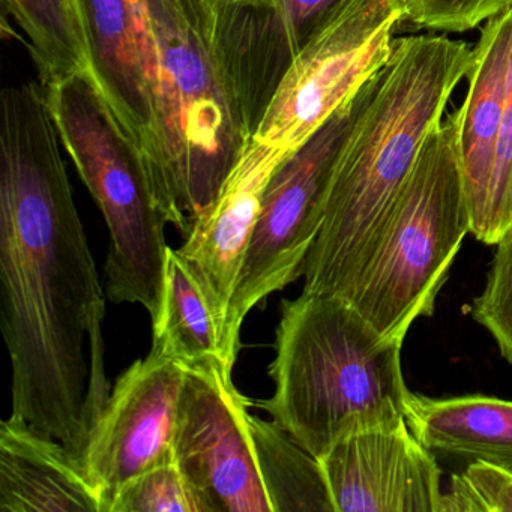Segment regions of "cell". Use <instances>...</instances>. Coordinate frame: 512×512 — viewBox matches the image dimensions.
<instances>
[{"mask_svg": "<svg viewBox=\"0 0 512 512\" xmlns=\"http://www.w3.org/2000/svg\"><path fill=\"white\" fill-rule=\"evenodd\" d=\"M46 89L0 95V325L11 415L82 460L106 406V295L80 220Z\"/></svg>", "mask_w": 512, "mask_h": 512, "instance_id": "1", "label": "cell"}, {"mask_svg": "<svg viewBox=\"0 0 512 512\" xmlns=\"http://www.w3.org/2000/svg\"><path fill=\"white\" fill-rule=\"evenodd\" d=\"M470 58L463 41L427 35L395 40L335 157L322 229L302 268L305 292L340 296L352 283Z\"/></svg>", "mask_w": 512, "mask_h": 512, "instance_id": "2", "label": "cell"}, {"mask_svg": "<svg viewBox=\"0 0 512 512\" xmlns=\"http://www.w3.org/2000/svg\"><path fill=\"white\" fill-rule=\"evenodd\" d=\"M404 341L383 337L352 304L302 290L283 299L269 365L274 392L251 401L319 458L350 434L406 422Z\"/></svg>", "mask_w": 512, "mask_h": 512, "instance_id": "3", "label": "cell"}, {"mask_svg": "<svg viewBox=\"0 0 512 512\" xmlns=\"http://www.w3.org/2000/svg\"><path fill=\"white\" fill-rule=\"evenodd\" d=\"M143 7L157 101L149 184L167 223L185 236L253 136L221 58L212 0H143Z\"/></svg>", "mask_w": 512, "mask_h": 512, "instance_id": "4", "label": "cell"}, {"mask_svg": "<svg viewBox=\"0 0 512 512\" xmlns=\"http://www.w3.org/2000/svg\"><path fill=\"white\" fill-rule=\"evenodd\" d=\"M467 233L469 206L448 118L428 137L379 238L340 298L383 337L404 341L415 320L433 316Z\"/></svg>", "mask_w": 512, "mask_h": 512, "instance_id": "5", "label": "cell"}, {"mask_svg": "<svg viewBox=\"0 0 512 512\" xmlns=\"http://www.w3.org/2000/svg\"><path fill=\"white\" fill-rule=\"evenodd\" d=\"M53 122L109 230L107 298L160 317L170 247L145 166L94 80L73 76L44 86Z\"/></svg>", "mask_w": 512, "mask_h": 512, "instance_id": "6", "label": "cell"}, {"mask_svg": "<svg viewBox=\"0 0 512 512\" xmlns=\"http://www.w3.org/2000/svg\"><path fill=\"white\" fill-rule=\"evenodd\" d=\"M403 23L400 0H340L302 44L254 139L301 148L385 67Z\"/></svg>", "mask_w": 512, "mask_h": 512, "instance_id": "7", "label": "cell"}, {"mask_svg": "<svg viewBox=\"0 0 512 512\" xmlns=\"http://www.w3.org/2000/svg\"><path fill=\"white\" fill-rule=\"evenodd\" d=\"M367 85L280 164L266 187L230 305L224 350V361L230 368L238 358L242 325L251 310L302 277L305 260L322 229L335 157L361 107Z\"/></svg>", "mask_w": 512, "mask_h": 512, "instance_id": "8", "label": "cell"}, {"mask_svg": "<svg viewBox=\"0 0 512 512\" xmlns=\"http://www.w3.org/2000/svg\"><path fill=\"white\" fill-rule=\"evenodd\" d=\"M173 458L208 512H272L250 431L251 401L220 359L184 367Z\"/></svg>", "mask_w": 512, "mask_h": 512, "instance_id": "9", "label": "cell"}, {"mask_svg": "<svg viewBox=\"0 0 512 512\" xmlns=\"http://www.w3.org/2000/svg\"><path fill=\"white\" fill-rule=\"evenodd\" d=\"M184 365L151 349L116 380L82 455L86 475L103 497L104 512L122 485L175 460L173 436Z\"/></svg>", "mask_w": 512, "mask_h": 512, "instance_id": "10", "label": "cell"}, {"mask_svg": "<svg viewBox=\"0 0 512 512\" xmlns=\"http://www.w3.org/2000/svg\"><path fill=\"white\" fill-rule=\"evenodd\" d=\"M289 155L284 149L251 137L220 196L191 224L184 244L175 248L214 314L223 359L230 305L259 220L263 196L275 170Z\"/></svg>", "mask_w": 512, "mask_h": 512, "instance_id": "11", "label": "cell"}, {"mask_svg": "<svg viewBox=\"0 0 512 512\" xmlns=\"http://www.w3.org/2000/svg\"><path fill=\"white\" fill-rule=\"evenodd\" d=\"M317 460L335 512H442V470L407 424L350 434Z\"/></svg>", "mask_w": 512, "mask_h": 512, "instance_id": "12", "label": "cell"}, {"mask_svg": "<svg viewBox=\"0 0 512 512\" xmlns=\"http://www.w3.org/2000/svg\"><path fill=\"white\" fill-rule=\"evenodd\" d=\"M340 0H212L215 35L245 127L253 136L302 44Z\"/></svg>", "mask_w": 512, "mask_h": 512, "instance_id": "13", "label": "cell"}, {"mask_svg": "<svg viewBox=\"0 0 512 512\" xmlns=\"http://www.w3.org/2000/svg\"><path fill=\"white\" fill-rule=\"evenodd\" d=\"M77 7L92 79L149 175L157 157V101L143 0H77Z\"/></svg>", "mask_w": 512, "mask_h": 512, "instance_id": "14", "label": "cell"}, {"mask_svg": "<svg viewBox=\"0 0 512 512\" xmlns=\"http://www.w3.org/2000/svg\"><path fill=\"white\" fill-rule=\"evenodd\" d=\"M0 511L104 512L82 460L11 415L0 424Z\"/></svg>", "mask_w": 512, "mask_h": 512, "instance_id": "15", "label": "cell"}, {"mask_svg": "<svg viewBox=\"0 0 512 512\" xmlns=\"http://www.w3.org/2000/svg\"><path fill=\"white\" fill-rule=\"evenodd\" d=\"M406 422L430 451L512 470V401L478 394L433 398L410 391Z\"/></svg>", "mask_w": 512, "mask_h": 512, "instance_id": "16", "label": "cell"}, {"mask_svg": "<svg viewBox=\"0 0 512 512\" xmlns=\"http://www.w3.org/2000/svg\"><path fill=\"white\" fill-rule=\"evenodd\" d=\"M25 37L43 86L73 76L92 79L91 56L77 0H2ZM94 80V79H92Z\"/></svg>", "mask_w": 512, "mask_h": 512, "instance_id": "17", "label": "cell"}, {"mask_svg": "<svg viewBox=\"0 0 512 512\" xmlns=\"http://www.w3.org/2000/svg\"><path fill=\"white\" fill-rule=\"evenodd\" d=\"M250 431L272 512H335L319 460L274 421L250 413Z\"/></svg>", "mask_w": 512, "mask_h": 512, "instance_id": "18", "label": "cell"}, {"mask_svg": "<svg viewBox=\"0 0 512 512\" xmlns=\"http://www.w3.org/2000/svg\"><path fill=\"white\" fill-rule=\"evenodd\" d=\"M151 349L184 367L211 359L224 362L214 314L175 248H170L167 257L163 307L152 323Z\"/></svg>", "mask_w": 512, "mask_h": 512, "instance_id": "19", "label": "cell"}, {"mask_svg": "<svg viewBox=\"0 0 512 512\" xmlns=\"http://www.w3.org/2000/svg\"><path fill=\"white\" fill-rule=\"evenodd\" d=\"M109 512H208L199 491L175 460L122 485Z\"/></svg>", "mask_w": 512, "mask_h": 512, "instance_id": "20", "label": "cell"}, {"mask_svg": "<svg viewBox=\"0 0 512 512\" xmlns=\"http://www.w3.org/2000/svg\"><path fill=\"white\" fill-rule=\"evenodd\" d=\"M512 17V5L509 7ZM512 226V47L508 76L503 88L499 140L487 199L470 233L478 241L496 245Z\"/></svg>", "mask_w": 512, "mask_h": 512, "instance_id": "21", "label": "cell"}, {"mask_svg": "<svg viewBox=\"0 0 512 512\" xmlns=\"http://www.w3.org/2000/svg\"><path fill=\"white\" fill-rule=\"evenodd\" d=\"M496 247L487 283L470 311L490 332L502 358L512 364V226Z\"/></svg>", "mask_w": 512, "mask_h": 512, "instance_id": "22", "label": "cell"}, {"mask_svg": "<svg viewBox=\"0 0 512 512\" xmlns=\"http://www.w3.org/2000/svg\"><path fill=\"white\" fill-rule=\"evenodd\" d=\"M442 512H512V470L472 461L452 475Z\"/></svg>", "mask_w": 512, "mask_h": 512, "instance_id": "23", "label": "cell"}, {"mask_svg": "<svg viewBox=\"0 0 512 512\" xmlns=\"http://www.w3.org/2000/svg\"><path fill=\"white\" fill-rule=\"evenodd\" d=\"M406 23L431 31L461 32L478 28L511 7L512 0H400Z\"/></svg>", "mask_w": 512, "mask_h": 512, "instance_id": "24", "label": "cell"}]
</instances>
